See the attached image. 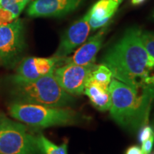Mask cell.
Masks as SVG:
<instances>
[{
    "mask_svg": "<svg viewBox=\"0 0 154 154\" xmlns=\"http://www.w3.org/2000/svg\"><path fill=\"white\" fill-rule=\"evenodd\" d=\"M26 79H36L40 75L36 70L35 57H27L22 59L17 69V74Z\"/></svg>",
    "mask_w": 154,
    "mask_h": 154,
    "instance_id": "cell-14",
    "label": "cell"
},
{
    "mask_svg": "<svg viewBox=\"0 0 154 154\" xmlns=\"http://www.w3.org/2000/svg\"><path fill=\"white\" fill-rule=\"evenodd\" d=\"M85 0H34L26 13L31 17H61L78 8Z\"/></svg>",
    "mask_w": 154,
    "mask_h": 154,
    "instance_id": "cell-9",
    "label": "cell"
},
{
    "mask_svg": "<svg viewBox=\"0 0 154 154\" xmlns=\"http://www.w3.org/2000/svg\"><path fill=\"white\" fill-rule=\"evenodd\" d=\"M125 154H144L139 146H132L126 150Z\"/></svg>",
    "mask_w": 154,
    "mask_h": 154,
    "instance_id": "cell-21",
    "label": "cell"
},
{
    "mask_svg": "<svg viewBox=\"0 0 154 154\" xmlns=\"http://www.w3.org/2000/svg\"><path fill=\"white\" fill-rule=\"evenodd\" d=\"M9 112L16 120L35 128L75 125L83 121V116L70 108L36 103L11 101Z\"/></svg>",
    "mask_w": 154,
    "mask_h": 154,
    "instance_id": "cell-4",
    "label": "cell"
},
{
    "mask_svg": "<svg viewBox=\"0 0 154 154\" xmlns=\"http://www.w3.org/2000/svg\"><path fill=\"white\" fill-rule=\"evenodd\" d=\"M107 31L108 24L102 27L97 34L88 38L87 42L82 44L72 57H66L61 59L59 58V66L68 63L78 65L95 63L96 54L101 49Z\"/></svg>",
    "mask_w": 154,
    "mask_h": 154,
    "instance_id": "cell-10",
    "label": "cell"
},
{
    "mask_svg": "<svg viewBox=\"0 0 154 154\" xmlns=\"http://www.w3.org/2000/svg\"><path fill=\"white\" fill-rule=\"evenodd\" d=\"M140 40L146 51L154 58V33L151 32H140Z\"/></svg>",
    "mask_w": 154,
    "mask_h": 154,
    "instance_id": "cell-17",
    "label": "cell"
},
{
    "mask_svg": "<svg viewBox=\"0 0 154 154\" xmlns=\"http://www.w3.org/2000/svg\"><path fill=\"white\" fill-rule=\"evenodd\" d=\"M149 154H154V151L153 152H151Z\"/></svg>",
    "mask_w": 154,
    "mask_h": 154,
    "instance_id": "cell-23",
    "label": "cell"
},
{
    "mask_svg": "<svg viewBox=\"0 0 154 154\" xmlns=\"http://www.w3.org/2000/svg\"><path fill=\"white\" fill-rule=\"evenodd\" d=\"M5 82L12 101L55 107H68L75 101L74 96L58 84L54 74L32 80L14 74L7 77Z\"/></svg>",
    "mask_w": 154,
    "mask_h": 154,
    "instance_id": "cell-2",
    "label": "cell"
},
{
    "mask_svg": "<svg viewBox=\"0 0 154 154\" xmlns=\"http://www.w3.org/2000/svg\"><path fill=\"white\" fill-rule=\"evenodd\" d=\"M97 67L95 63L78 65L68 63L57 67L54 72L58 84L66 93L72 96L84 94L88 77Z\"/></svg>",
    "mask_w": 154,
    "mask_h": 154,
    "instance_id": "cell-7",
    "label": "cell"
},
{
    "mask_svg": "<svg viewBox=\"0 0 154 154\" xmlns=\"http://www.w3.org/2000/svg\"><path fill=\"white\" fill-rule=\"evenodd\" d=\"M36 140L40 154H68L67 141L63 142L60 146H57L42 134L36 136Z\"/></svg>",
    "mask_w": 154,
    "mask_h": 154,
    "instance_id": "cell-13",
    "label": "cell"
},
{
    "mask_svg": "<svg viewBox=\"0 0 154 154\" xmlns=\"http://www.w3.org/2000/svg\"><path fill=\"white\" fill-rule=\"evenodd\" d=\"M0 154H40L36 136L22 123L0 117Z\"/></svg>",
    "mask_w": 154,
    "mask_h": 154,
    "instance_id": "cell-5",
    "label": "cell"
},
{
    "mask_svg": "<svg viewBox=\"0 0 154 154\" xmlns=\"http://www.w3.org/2000/svg\"><path fill=\"white\" fill-rule=\"evenodd\" d=\"M112 73L104 64L97 66L88 77V79L105 88H109L112 80Z\"/></svg>",
    "mask_w": 154,
    "mask_h": 154,
    "instance_id": "cell-15",
    "label": "cell"
},
{
    "mask_svg": "<svg viewBox=\"0 0 154 154\" xmlns=\"http://www.w3.org/2000/svg\"><path fill=\"white\" fill-rule=\"evenodd\" d=\"M14 15L10 11L0 7V26L8 24L15 20Z\"/></svg>",
    "mask_w": 154,
    "mask_h": 154,
    "instance_id": "cell-18",
    "label": "cell"
},
{
    "mask_svg": "<svg viewBox=\"0 0 154 154\" xmlns=\"http://www.w3.org/2000/svg\"><path fill=\"white\" fill-rule=\"evenodd\" d=\"M25 48V29L22 19L17 18L0 26V66L14 67L21 61Z\"/></svg>",
    "mask_w": 154,
    "mask_h": 154,
    "instance_id": "cell-6",
    "label": "cell"
},
{
    "mask_svg": "<svg viewBox=\"0 0 154 154\" xmlns=\"http://www.w3.org/2000/svg\"><path fill=\"white\" fill-rule=\"evenodd\" d=\"M153 17H154V14H153Z\"/></svg>",
    "mask_w": 154,
    "mask_h": 154,
    "instance_id": "cell-24",
    "label": "cell"
},
{
    "mask_svg": "<svg viewBox=\"0 0 154 154\" xmlns=\"http://www.w3.org/2000/svg\"><path fill=\"white\" fill-rule=\"evenodd\" d=\"M111 117L122 128L136 131L149 124L153 101L113 78L109 84Z\"/></svg>",
    "mask_w": 154,
    "mask_h": 154,
    "instance_id": "cell-3",
    "label": "cell"
},
{
    "mask_svg": "<svg viewBox=\"0 0 154 154\" xmlns=\"http://www.w3.org/2000/svg\"><path fill=\"white\" fill-rule=\"evenodd\" d=\"M144 1L145 0H131V3L134 5H138L143 3Z\"/></svg>",
    "mask_w": 154,
    "mask_h": 154,
    "instance_id": "cell-22",
    "label": "cell"
},
{
    "mask_svg": "<svg viewBox=\"0 0 154 154\" xmlns=\"http://www.w3.org/2000/svg\"><path fill=\"white\" fill-rule=\"evenodd\" d=\"M30 0H0V7L10 11L17 19Z\"/></svg>",
    "mask_w": 154,
    "mask_h": 154,
    "instance_id": "cell-16",
    "label": "cell"
},
{
    "mask_svg": "<svg viewBox=\"0 0 154 154\" xmlns=\"http://www.w3.org/2000/svg\"><path fill=\"white\" fill-rule=\"evenodd\" d=\"M124 0H99L88 11L91 30L95 31L108 24Z\"/></svg>",
    "mask_w": 154,
    "mask_h": 154,
    "instance_id": "cell-11",
    "label": "cell"
},
{
    "mask_svg": "<svg viewBox=\"0 0 154 154\" xmlns=\"http://www.w3.org/2000/svg\"><path fill=\"white\" fill-rule=\"evenodd\" d=\"M84 94L89 98L92 104L98 110L106 111L110 109L111 101L109 88L103 87L88 79Z\"/></svg>",
    "mask_w": 154,
    "mask_h": 154,
    "instance_id": "cell-12",
    "label": "cell"
},
{
    "mask_svg": "<svg viewBox=\"0 0 154 154\" xmlns=\"http://www.w3.org/2000/svg\"><path fill=\"white\" fill-rule=\"evenodd\" d=\"M154 143V134L142 143L141 150L144 154H149L152 151Z\"/></svg>",
    "mask_w": 154,
    "mask_h": 154,
    "instance_id": "cell-20",
    "label": "cell"
},
{
    "mask_svg": "<svg viewBox=\"0 0 154 154\" xmlns=\"http://www.w3.org/2000/svg\"><path fill=\"white\" fill-rule=\"evenodd\" d=\"M154 134V132L153 129H152L151 127L149 126H145L143 128H140L139 136H138V139L140 143H143V141H145L146 140H147L148 138H149L151 136H153Z\"/></svg>",
    "mask_w": 154,
    "mask_h": 154,
    "instance_id": "cell-19",
    "label": "cell"
},
{
    "mask_svg": "<svg viewBox=\"0 0 154 154\" xmlns=\"http://www.w3.org/2000/svg\"><path fill=\"white\" fill-rule=\"evenodd\" d=\"M88 18L89 14L88 11L63 32L59 47L53 57L59 59L66 57L86 42L91 31Z\"/></svg>",
    "mask_w": 154,
    "mask_h": 154,
    "instance_id": "cell-8",
    "label": "cell"
},
{
    "mask_svg": "<svg viewBox=\"0 0 154 154\" xmlns=\"http://www.w3.org/2000/svg\"><path fill=\"white\" fill-rule=\"evenodd\" d=\"M141 30L132 27L126 31L102 58V64L112 76L154 101V58L140 40Z\"/></svg>",
    "mask_w": 154,
    "mask_h": 154,
    "instance_id": "cell-1",
    "label": "cell"
}]
</instances>
